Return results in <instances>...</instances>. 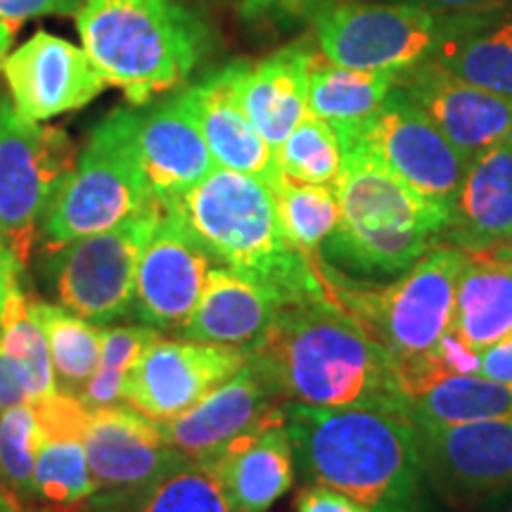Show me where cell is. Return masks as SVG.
<instances>
[{"label": "cell", "instance_id": "obj_1", "mask_svg": "<svg viewBox=\"0 0 512 512\" xmlns=\"http://www.w3.org/2000/svg\"><path fill=\"white\" fill-rule=\"evenodd\" d=\"M294 460L311 484L368 512H434L418 430L406 408H313L287 403Z\"/></svg>", "mask_w": 512, "mask_h": 512}, {"label": "cell", "instance_id": "obj_2", "mask_svg": "<svg viewBox=\"0 0 512 512\" xmlns=\"http://www.w3.org/2000/svg\"><path fill=\"white\" fill-rule=\"evenodd\" d=\"M247 358L283 403L403 408L392 356L328 299L283 306Z\"/></svg>", "mask_w": 512, "mask_h": 512}, {"label": "cell", "instance_id": "obj_3", "mask_svg": "<svg viewBox=\"0 0 512 512\" xmlns=\"http://www.w3.org/2000/svg\"><path fill=\"white\" fill-rule=\"evenodd\" d=\"M166 207L176 209L216 266L254 280L283 306L325 299L316 256H304L287 240L268 183L214 166Z\"/></svg>", "mask_w": 512, "mask_h": 512}, {"label": "cell", "instance_id": "obj_4", "mask_svg": "<svg viewBox=\"0 0 512 512\" xmlns=\"http://www.w3.org/2000/svg\"><path fill=\"white\" fill-rule=\"evenodd\" d=\"M335 195L339 226L320 256L358 283L399 278L444 240L451 223L446 209L396 178L363 143L344 147Z\"/></svg>", "mask_w": 512, "mask_h": 512}, {"label": "cell", "instance_id": "obj_5", "mask_svg": "<svg viewBox=\"0 0 512 512\" xmlns=\"http://www.w3.org/2000/svg\"><path fill=\"white\" fill-rule=\"evenodd\" d=\"M74 17L107 86L136 105L176 88L202 57V24L176 0H83Z\"/></svg>", "mask_w": 512, "mask_h": 512}, {"label": "cell", "instance_id": "obj_6", "mask_svg": "<svg viewBox=\"0 0 512 512\" xmlns=\"http://www.w3.org/2000/svg\"><path fill=\"white\" fill-rule=\"evenodd\" d=\"M465 259L463 249L441 240L389 285L351 280L325 264L320 254L313 259V268L325 299L349 313L394 363H403L437 347L451 330Z\"/></svg>", "mask_w": 512, "mask_h": 512}, {"label": "cell", "instance_id": "obj_7", "mask_svg": "<svg viewBox=\"0 0 512 512\" xmlns=\"http://www.w3.org/2000/svg\"><path fill=\"white\" fill-rule=\"evenodd\" d=\"M157 204L136 152V110L119 107L88 138L76 166L43 216L46 252L119 226Z\"/></svg>", "mask_w": 512, "mask_h": 512}, {"label": "cell", "instance_id": "obj_8", "mask_svg": "<svg viewBox=\"0 0 512 512\" xmlns=\"http://www.w3.org/2000/svg\"><path fill=\"white\" fill-rule=\"evenodd\" d=\"M76 159L79 152L64 128L27 119L10 98H0V233L24 264Z\"/></svg>", "mask_w": 512, "mask_h": 512}, {"label": "cell", "instance_id": "obj_9", "mask_svg": "<svg viewBox=\"0 0 512 512\" xmlns=\"http://www.w3.org/2000/svg\"><path fill=\"white\" fill-rule=\"evenodd\" d=\"M162 211L164 207L157 202L119 226L50 252L55 292L64 309L95 325H112L126 318L136 297L140 252L162 219Z\"/></svg>", "mask_w": 512, "mask_h": 512}, {"label": "cell", "instance_id": "obj_10", "mask_svg": "<svg viewBox=\"0 0 512 512\" xmlns=\"http://www.w3.org/2000/svg\"><path fill=\"white\" fill-rule=\"evenodd\" d=\"M444 15L403 3H342L318 12L316 38L325 60L361 72L401 74L430 60Z\"/></svg>", "mask_w": 512, "mask_h": 512}, {"label": "cell", "instance_id": "obj_11", "mask_svg": "<svg viewBox=\"0 0 512 512\" xmlns=\"http://www.w3.org/2000/svg\"><path fill=\"white\" fill-rule=\"evenodd\" d=\"M358 143L418 195L451 214L470 162L399 86Z\"/></svg>", "mask_w": 512, "mask_h": 512}, {"label": "cell", "instance_id": "obj_12", "mask_svg": "<svg viewBox=\"0 0 512 512\" xmlns=\"http://www.w3.org/2000/svg\"><path fill=\"white\" fill-rule=\"evenodd\" d=\"M247 363L242 351L190 337H162L147 347L128 373L121 403L155 422H169Z\"/></svg>", "mask_w": 512, "mask_h": 512}, {"label": "cell", "instance_id": "obj_13", "mask_svg": "<svg viewBox=\"0 0 512 512\" xmlns=\"http://www.w3.org/2000/svg\"><path fill=\"white\" fill-rule=\"evenodd\" d=\"M214 259L207 254L176 209L164 207L136 271L133 316L147 328L183 332L195 311Z\"/></svg>", "mask_w": 512, "mask_h": 512}, {"label": "cell", "instance_id": "obj_14", "mask_svg": "<svg viewBox=\"0 0 512 512\" xmlns=\"http://www.w3.org/2000/svg\"><path fill=\"white\" fill-rule=\"evenodd\" d=\"M427 479L451 503H482L512 486V422L415 425Z\"/></svg>", "mask_w": 512, "mask_h": 512}, {"label": "cell", "instance_id": "obj_15", "mask_svg": "<svg viewBox=\"0 0 512 512\" xmlns=\"http://www.w3.org/2000/svg\"><path fill=\"white\" fill-rule=\"evenodd\" d=\"M285 406L247 358L238 373L211 389L195 406L159 425L174 451L209 463L235 439L273 422H285Z\"/></svg>", "mask_w": 512, "mask_h": 512}, {"label": "cell", "instance_id": "obj_16", "mask_svg": "<svg viewBox=\"0 0 512 512\" xmlns=\"http://www.w3.org/2000/svg\"><path fill=\"white\" fill-rule=\"evenodd\" d=\"M3 74L12 105L34 121L81 110L107 88L86 50L48 31H38L10 53Z\"/></svg>", "mask_w": 512, "mask_h": 512}, {"label": "cell", "instance_id": "obj_17", "mask_svg": "<svg viewBox=\"0 0 512 512\" xmlns=\"http://www.w3.org/2000/svg\"><path fill=\"white\" fill-rule=\"evenodd\" d=\"M396 86L430 117L467 162L512 133V100L472 86L430 60L396 76Z\"/></svg>", "mask_w": 512, "mask_h": 512}, {"label": "cell", "instance_id": "obj_18", "mask_svg": "<svg viewBox=\"0 0 512 512\" xmlns=\"http://www.w3.org/2000/svg\"><path fill=\"white\" fill-rule=\"evenodd\" d=\"M136 152L152 197L166 207L214 169L188 88L136 112Z\"/></svg>", "mask_w": 512, "mask_h": 512}, {"label": "cell", "instance_id": "obj_19", "mask_svg": "<svg viewBox=\"0 0 512 512\" xmlns=\"http://www.w3.org/2000/svg\"><path fill=\"white\" fill-rule=\"evenodd\" d=\"M83 444L98 491L136 489L183 458L166 444L159 422L128 406L91 411Z\"/></svg>", "mask_w": 512, "mask_h": 512}, {"label": "cell", "instance_id": "obj_20", "mask_svg": "<svg viewBox=\"0 0 512 512\" xmlns=\"http://www.w3.org/2000/svg\"><path fill=\"white\" fill-rule=\"evenodd\" d=\"M432 60L472 86L512 100V0L448 12Z\"/></svg>", "mask_w": 512, "mask_h": 512}, {"label": "cell", "instance_id": "obj_21", "mask_svg": "<svg viewBox=\"0 0 512 512\" xmlns=\"http://www.w3.org/2000/svg\"><path fill=\"white\" fill-rule=\"evenodd\" d=\"M31 403L41 425V446L34 467V501L60 508L83 505L98 494L83 444L91 411L64 392Z\"/></svg>", "mask_w": 512, "mask_h": 512}, {"label": "cell", "instance_id": "obj_22", "mask_svg": "<svg viewBox=\"0 0 512 512\" xmlns=\"http://www.w3.org/2000/svg\"><path fill=\"white\" fill-rule=\"evenodd\" d=\"M280 309L283 304L254 280L226 266H211L181 335L249 356L264 342Z\"/></svg>", "mask_w": 512, "mask_h": 512}, {"label": "cell", "instance_id": "obj_23", "mask_svg": "<svg viewBox=\"0 0 512 512\" xmlns=\"http://www.w3.org/2000/svg\"><path fill=\"white\" fill-rule=\"evenodd\" d=\"M313 55L302 46L278 50L256 64H230L242 112L273 150L309 114V72Z\"/></svg>", "mask_w": 512, "mask_h": 512}, {"label": "cell", "instance_id": "obj_24", "mask_svg": "<svg viewBox=\"0 0 512 512\" xmlns=\"http://www.w3.org/2000/svg\"><path fill=\"white\" fill-rule=\"evenodd\" d=\"M188 95L216 166L254 176L268 185L283 176L275 150L261 138L235 98L233 67L190 86Z\"/></svg>", "mask_w": 512, "mask_h": 512}, {"label": "cell", "instance_id": "obj_25", "mask_svg": "<svg viewBox=\"0 0 512 512\" xmlns=\"http://www.w3.org/2000/svg\"><path fill=\"white\" fill-rule=\"evenodd\" d=\"M512 235V133L467 164L444 240L482 252Z\"/></svg>", "mask_w": 512, "mask_h": 512}, {"label": "cell", "instance_id": "obj_26", "mask_svg": "<svg viewBox=\"0 0 512 512\" xmlns=\"http://www.w3.org/2000/svg\"><path fill=\"white\" fill-rule=\"evenodd\" d=\"M285 422L249 432L209 460L238 512H268L292 489L294 448Z\"/></svg>", "mask_w": 512, "mask_h": 512}, {"label": "cell", "instance_id": "obj_27", "mask_svg": "<svg viewBox=\"0 0 512 512\" xmlns=\"http://www.w3.org/2000/svg\"><path fill=\"white\" fill-rule=\"evenodd\" d=\"M451 330L482 351L512 335V261L491 252H465Z\"/></svg>", "mask_w": 512, "mask_h": 512}, {"label": "cell", "instance_id": "obj_28", "mask_svg": "<svg viewBox=\"0 0 512 512\" xmlns=\"http://www.w3.org/2000/svg\"><path fill=\"white\" fill-rule=\"evenodd\" d=\"M83 505L91 512H238L214 467L185 456L152 482L98 491Z\"/></svg>", "mask_w": 512, "mask_h": 512}, {"label": "cell", "instance_id": "obj_29", "mask_svg": "<svg viewBox=\"0 0 512 512\" xmlns=\"http://www.w3.org/2000/svg\"><path fill=\"white\" fill-rule=\"evenodd\" d=\"M396 76L399 74L361 72L313 60L306 95L309 114L335 128L342 147L358 143L394 91Z\"/></svg>", "mask_w": 512, "mask_h": 512}, {"label": "cell", "instance_id": "obj_30", "mask_svg": "<svg viewBox=\"0 0 512 512\" xmlns=\"http://www.w3.org/2000/svg\"><path fill=\"white\" fill-rule=\"evenodd\" d=\"M403 408L415 425L512 422V384L482 375H456L406 396Z\"/></svg>", "mask_w": 512, "mask_h": 512}, {"label": "cell", "instance_id": "obj_31", "mask_svg": "<svg viewBox=\"0 0 512 512\" xmlns=\"http://www.w3.org/2000/svg\"><path fill=\"white\" fill-rule=\"evenodd\" d=\"M53 361L57 392L79 399L100 363L102 325L76 316L64 306L29 297Z\"/></svg>", "mask_w": 512, "mask_h": 512}, {"label": "cell", "instance_id": "obj_32", "mask_svg": "<svg viewBox=\"0 0 512 512\" xmlns=\"http://www.w3.org/2000/svg\"><path fill=\"white\" fill-rule=\"evenodd\" d=\"M0 351L8 358L12 373L27 392L29 401L46 399L57 392L53 361L46 335L22 287L15 285L0 316Z\"/></svg>", "mask_w": 512, "mask_h": 512}, {"label": "cell", "instance_id": "obj_33", "mask_svg": "<svg viewBox=\"0 0 512 512\" xmlns=\"http://www.w3.org/2000/svg\"><path fill=\"white\" fill-rule=\"evenodd\" d=\"M275 209L287 240L304 256H318L339 226V202L330 185L299 183L280 176L271 185Z\"/></svg>", "mask_w": 512, "mask_h": 512}, {"label": "cell", "instance_id": "obj_34", "mask_svg": "<svg viewBox=\"0 0 512 512\" xmlns=\"http://www.w3.org/2000/svg\"><path fill=\"white\" fill-rule=\"evenodd\" d=\"M280 174L299 183L335 188L344 169V147L335 128L306 114L275 150Z\"/></svg>", "mask_w": 512, "mask_h": 512}, {"label": "cell", "instance_id": "obj_35", "mask_svg": "<svg viewBox=\"0 0 512 512\" xmlns=\"http://www.w3.org/2000/svg\"><path fill=\"white\" fill-rule=\"evenodd\" d=\"M162 332L147 328V325H102L100 363L95 368L91 382L86 384L79 401L88 411L98 408L124 406L121 389L131 368L136 366L140 354L150 347Z\"/></svg>", "mask_w": 512, "mask_h": 512}, {"label": "cell", "instance_id": "obj_36", "mask_svg": "<svg viewBox=\"0 0 512 512\" xmlns=\"http://www.w3.org/2000/svg\"><path fill=\"white\" fill-rule=\"evenodd\" d=\"M41 446L34 403H19L0 413V470L24 503L34 501V467Z\"/></svg>", "mask_w": 512, "mask_h": 512}, {"label": "cell", "instance_id": "obj_37", "mask_svg": "<svg viewBox=\"0 0 512 512\" xmlns=\"http://www.w3.org/2000/svg\"><path fill=\"white\" fill-rule=\"evenodd\" d=\"M81 3L83 0H0V17L19 24L46 15H76Z\"/></svg>", "mask_w": 512, "mask_h": 512}, {"label": "cell", "instance_id": "obj_38", "mask_svg": "<svg viewBox=\"0 0 512 512\" xmlns=\"http://www.w3.org/2000/svg\"><path fill=\"white\" fill-rule=\"evenodd\" d=\"M330 0H242V17L245 19H273L297 17L309 12L325 10Z\"/></svg>", "mask_w": 512, "mask_h": 512}, {"label": "cell", "instance_id": "obj_39", "mask_svg": "<svg viewBox=\"0 0 512 512\" xmlns=\"http://www.w3.org/2000/svg\"><path fill=\"white\" fill-rule=\"evenodd\" d=\"M294 510L297 512H368L356 501H351L349 496L339 494V491L323 484H309L306 489L299 491Z\"/></svg>", "mask_w": 512, "mask_h": 512}, {"label": "cell", "instance_id": "obj_40", "mask_svg": "<svg viewBox=\"0 0 512 512\" xmlns=\"http://www.w3.org/2000/svg\"><path fill=\"white\" fill-rule=\"evenodd\" d=\"M489 380L512 384V335L479 351V373Z\"/></svg>", "mask_w": 512, "mask_h": 512}, {"label": "cell", "instance_id": "obj_41", "mask_svg": "<svg viewBox=\"0 0 512 512\" xmlns=\"http://www.w3.org/2000/svg\"><path fill=\"white\" fill-rule=\"evenodd\" d=\"M24 271V259L17 254L12 242L0 233V316H3L5 302H8L10 292L19 285V275Z\"/></svg>", "mask_w": 512, "mask_h": 512}, {"label": "cell", "instance_id": "obj_42", "mask_svg": "<svg viewBox=\"0 0 512 512\" xmlns=\"http://www.w3.org/2000/svg\"><path fill=\"white\" fill-rule=\"evenodd\" d=\"M27 401V392H24L22 384H19L15 373H12L8 358L0 351V413Z\"/></svg>", "mask_w": 512, "mask_h": 512}, {"label": "cell", "instance_id": "obj_43", "mask_svg": "<svg viewBox=\"0 0 512 512\" xmlns=\"http://www.w3.org/2000/svg\"><path fill=\"white\" fill-rule=\"evenodd\" d=\"M392 3L415 5V8H425L432 12H441V15H448V12H460L467 8H475V5H482V3H486V0H392Z\"/></svg>", "mask_w": 512, "mask_h": 512}, {"label": "cell", "instance_id": "obj_44", "mask_svg": "<svg viewBox=\"0 0 512 512\" xmlns=\"http://www.w3.org/2000/svg\"><path fill=\"white\" fill-rule=\"evenodd\" d=\"M27 508L29 505L10 489L8 479H5L3 470H0V512H24Z\"/></svg>", "mask_w": 512, "mask_h": 512}, {"label": "cell", "instance_id": "obj_45", "mask_svg": "<svg viewBox=\"0 0 512 512\" xmlns=\"http://www.w3.org/2000/svg\"><path fill=\"white\" fill-rule=\"evenodd\" d=\"M15 31H17L15 22H8V19L0 17V72H3V64L10 55V46H12V38H15Z\"/></svg>", "mask_w": 512, "mask_h": 512}, {"label": "cell", "instance_id": "obj_46", "mask_svg": "<svg viewBox=\"0 0 512 512\" xmlns=\"http://www.w3.org/2000/svg\"><path fill=\"white\" fill-rule=\"evenodd\" d=\"M479 505H482L479 512H512V486L510 489L501 491V494L486 498V501H482Z\"/></svg>", "mask_w": 512, "mask_h": 512}, {"label": "cell", "instance_id": "obj_47", "mask_svg": "<svg viewBox=\"0 0 512 512\" xmlns=\"http://www.w3.org/2000/svg\"><path fill=\"white\" fill-rule=\"evenodd\" d=\"M24 512H91L86 505H76V508H60V505H38V508H27Z\"/></svg>", "mask_w": 512, "mask_h": 512}, {"label": "cell", "instance_id": "obj_48", "mask_svg": "<svg viewBox=\"0 0 512 512\" xmlns=\"http://www.w3.org/2000/svg\"><path fill=\"white\" fill-rule=\"evenodd\" d=\"M482 252H491V254H496V256H503V259H510V261H512V235H510L508 240L498 242V245H494V247H489V249H482Z\"/></svg>", "mask_w": 512, "mask_h": 512}]
</instances>
